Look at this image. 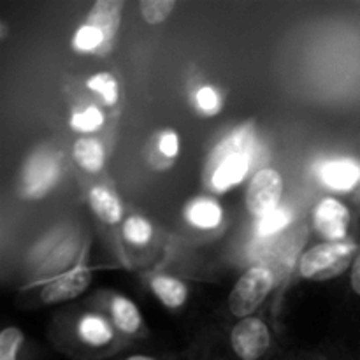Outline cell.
I'll list each match as a JSON object with an SVG mask.
<instances>
[{"instance_id":"cell-4","label":"cell","mask_w":360,"mask_h":360,"mask_svg":"<svg viewBox=\"0 0 360 360\" xmlns=\"http://www.w3.org/2000/svg\"><path fill=\"white\" fill-rule=\"evenodd\" d=\"M283 195V178L274 169H262L253 176L246 190V207L252 214L262 218L280 207Z\"/></svg>"},{"instance_id":"cell-10","label":"cell","mask_w":360,"mask_h":360,"mask_svg":"<svg viewBox=\"0 0 360 360\" xmlns=\"http://www.w3.org/2000/svg\"><path fill=\"white\" fill-rule=\"evenodd\" d=\"M322 181L329 188L340 190V192H348L357 185L360 178V167L352 160H330L323 164Z\"/></svg>"},{"instance_id":"cell-12","label":"cell","mask_w":360,"mask_h":360,"mask_svg":"<svg viewBox=\"0 0 360 360\" xmlns=\"http://www.w3.org/2000/svg\"><path fill=\"white\" fill-rule=\"evenodd\" d=\"M77 336L86 347L91 348H105L115 340L111 326L97 315H86L81 319L77 326Z\"/></svg>"},{"instance_id":"cell-11","label":"cell","mask_w":360,"mask_h":360,"mask_svg":"<svg viewBox=\"0 0 360 360\" xmlns=\"http://www.w3.org/2000/svg\"><path fill=\"white\" fill-rule=\"evenodd\" d=\"M95 217L108 225H116L123 217V207L118 197L105 186H94L88 195Z\"/></svg>"},{"instance_id":"cell-22","label":"cell","mask_w":360,"mask_h":360,"mask_svg":"<svg viewBox=\"0 0 360 360\" xmlns=\"http://www.w3.org/2000/svg\"><path fill=\"white\" fill-rule=\"evenodd\" d=\"M102 123H104V115L98 108L90 105L84 111L76 112V115L70 118V127H72L76 132H94V130L101 129Z\"/></svg>"},{"instance_id":"cell-3","label":"cell","mask_w":360,"mask_h":360,"mask_svg":"<svg viewBox=\"0 0 360 360\" xmlns=\"http://www.w3.org/2000/svg\"><path fill=\"white\" fill-rule=\"evenodd\" d=\"M232 354L238 360H262L271 348V333L255 316L239 320L231 333Z\"/></svg>"},{"instance_id":"cell-26","label":"cell","mask_w":360,"mask_h":360,"mask_svg":"<svg viewBox=\"0 0 360 360\" xmlns=\"http://www.w3.org/2000/svg\"><path fill=\"white\" fill-rule=\"evenodd\" d=\"M350 281H352V290H354L357 295H360V252L357 253V257H355L354 264H352Z\"/></svg>"},{"instance_id":"cell-13","label":"cell","mask_w":360,"mask_h":360,"mask_svg":"<svg viewBox=\"0 0 360 360\" xmlns=\"http://www.w3.org/2000/svg\"><path fill=\"white\" fill-rule=\"evenodd\" d=\"M72 157L83 171L91 172V174L101 171L105 162L104 146L101 141L94 139V137L77 139L72 146Z\"/></svg>"},{"instance_id":"cell-5","label":"cell","mask_w":360,"mask_h":360,"mask_svg":"<svg viewBox=\"0 0 360 360\" xmlns=\"http://www.w3.org/2000/svg\"><path fill=\"white\" fill-rule=\"evenodd\" d=\"M60 176V165L51 153L32 155L23 171V193L30 199L46 195Z\"/></svg>"},{"instance_id":"cell-8","label":"cell","mask_w":360,"mask_h":360,"mask_svg":"<svg viewBox=\"0 0 360 360\" xmlns=\"http://www.w3.org/2000/svg\"><path fill=\"white\" fill-rule=\"evenodd\" d=\"M91 281V274L86 269H74L70 273L62 274L49 281L41 292V299L46 304H60L77 297L88 288Z\"/></svg>"},{"instance_id":"cell-16","label":"cell","mask_w":360,"mask_h":360,"mask_svg":"<svg viewBox=\"0 0 360 360\" xmlns=\"http://www.w3.org/2000/svg\"><path fill=\"white\" fill-rule=\"evenodd\" d=\"M111 315L115 326L123 334H136L141 329L139 309L130 299L116 295L111 301Z\"/></svg>"},{"instance_id":"cell-9","label":"cell","mask_w":360,"mask_h":360,"mask_svg":"<svg viewBox=\"0 0 360 360\" xmlns=\"http://www.w3.org/2000/svg\"><path fill=\"white\" fill-rule=\"evenodd\" d=\"M123 7H125L123 0H97L88 13L86 23L97 27L104 34L105 42L111 41L118 32Z\"/></svg>"},{"instance_id":"cell-23","label":"cell","mask_w":360,"mask_h":360,"mask_svg":"<svg viewBox=\"0 0 360 360\" xmlns=\"http://www.w3.org/2000/svg\"><path fill=\"white\" fill-rule=\"evenodd\" d=\"M292 220L290 211L285 210V207H278V210L271 211L269 214L262 217L259 220V234L260 236H273L276 232H280L281 229L287 227Z\"/></svg>"},{"instance_id":"cell-6","label":"cell","mask_w":360,"mask_h":360,"mask_svg":"<svg viewBox=\"0 0 360 360\" xmlns=\"http://www.w3.org/2000/svg\"><path fill=\"white\" fill-rule=\"evenodd\" d=\"M313 224L322 238L329 239V243H340L348 234L350 211L341 200L329 197L316 206Z\"/></svg>"},{"instance_id":"cell-14","label":"cell","mask_w":360,"mask_h":360,"mask_svg":"<svg viewBox=\"0 0 360 360\" xmlns=\"http://www.w3.org/2000/svg\"><path fill=\"white\" fill-rule=\"evenodd\" d=\"M224 213L220 204L210 197H199L186 207V220L199 229H214L220 225Z\"/></svg>"},{"instance_id":"cell-27","label":"cell","mask_w":360,"mask_h":360,"mask_svg":"<svg viewBox=\"0 0 360 360\" xmlns=\"http://www.w3.org/2000/svg\"><path fill=\"white\" fill-rule=\"evenodd\" d=\"M123 360H158V359L150 357V355H130V357H127Z\"/></svg>"},{"instance_id":"cell-19","label":"cell","mask_w":360,"mask_h":360,"mask_svg":"<svg viewBox=\"0 0 360 360\" xmlns=\"http://www.w3.org/2000/svg\"><path fill=\"white\" fill-rule=\"evenodd\" d=\"M25 334L18 327H7L0 333V360H20Z\"/></svg>"},{"instance_id":"cell-17","label":"cell","mask_w":360,"mask_h":360,"mask_svg":"<svg viewBox=\"0 0 360 360\" xmlns=\"http://www.w3.org/2000/svg\"><path fill=\"white\" fill-rule=\"evenodd\" d=\"M86 86L88 90L101 95L105 105H115L116 102H118L120 88H118V81H116V77L112 76V74L109 72L95 74V76H91L90 79L86 81Z\"/></svg>"},{"instance_id":"cell-1","label":"cell","mask_w":360,"mask_h":360,"mask_svg":"<svg viewBox=\"0 0 360 360\" xmlns=\"http://www.w3.org/2000/svg\"><path fill=\"white\" fill-rule=\"evenodd\" d=\"M274 287V278L267 267L246 271L229 295V309L238 319H248L264 302Z\"/></svg>"},{"instance_id":"cell-21","label":"cell","mask_w":360,"mask_h":360,"mask_svg":"<svg viewBox=\"0 0 360 360\" xmlns=\"http://www.w3.org/2000/svg\"><path fill=\"white\" fill-rule=\"evenodd\" d=\"M174 7V0H143L139 4L141 14H143L144 21L150 25H158L167 20Z\"/></svg>"},{"instance_id":"cell-7","label":"cell","mask_w":360,"mask_h":360,"mask_svg":"<svg viewBox=\"0 0 360 360\" xmlns=\"http://www.w3.org/2000/svg\"><path fill=\"white\" fill-rule=\"evenodd\" d=\"M217 169L211 178V185L217 192H227L232 186L243 181L250 167V158L246 150L243 151H227L218 148L217 150Z\"/></svg>"},{"instance_id":"cell-20","label":"cell","mask_w":360,"mask_h":360,"mask_svg":"<svg viewBox=\"0 0 360 360\" xmlns=\"http://www.w3.org/2000/svg\"><path fill=\"white\" fill-rule=\"evenodd\" d=\"M104 42H105L104 34H102L97 27L88 23L81 25V27L76 30V34H74V39H72V46L74 49H77V51H95V49L101 48Z\"/></svg>"},{"instance_id":"cell-25","label":"cell","mask_w":360,"mask_h":360,"mask_svg":"<svg viewBox=\"0 0 360 360\" xmlns=\"http://www.w3.org/2000/svg\"><path fill=\"white\" fill-rule=\"evenodd\" d=\"M158 150H160V153L167 158L178 157L179 153L178 134L172 132V130H165V132L160 136V141H158Z\"/></svg>"},{"instance_id":"cell-18","label":"cell","mask_w":360,"mask_h":360,"mask_svg":"<svg viewBox=\"0 0 360 360\" xmlns=\"http://www.w3.org/2000/svg\"><path fill=\"white\" fill-rule=\"evenodd\" d=\"M151 236H153V227H151V224L146 218L130 217L127 218L125 224H123V238H125L130 245H148Z\"/></svg>"},{"instance_id":"cell-2","label":"cell","mask_w":360,"mask_h":360,"mask_svg":"<svg viewBox=\"0 0 360 360\" xmlns=\"http://www.w3.org/2000/svg\"><path fill=\"white\" fill-rule=\"evenodd\" d=\"M355 253V245L352 243H322L302 255L301 259V274L309 280H320V278L334 276L341 273Z\"/></svg>"},{"instance_id":"cell-15","label":"cell","mask_w":360,"mask_h":360,"mask_svg":"<svg viewBox=\"0 0 360 360\" xmlns=\"http://www.w3.org/2000/svg\"><path fill=\"white\" fill-rule=\"evenodd\" d=\"M150 285L155 295L162 301V304L171 309L181 308L186 302V297H188L186 285L172 276H155L150 281Z\"/></svg>"},{"instance_id":"cell-24","label":"cell","mask_w":360,"mask_h":360,"mask_svg":"<svg viewBox=\"0 0 360 360\" xmlns=\"http://www.w3.org/2000/svg\"><path fill=\"white\" fill-rule=\"evenodd\" d=\"M195 102L199 109L206 115H217L220 109V97L213 86H202L195 94Z\"/></svg>"}]
</instances>
